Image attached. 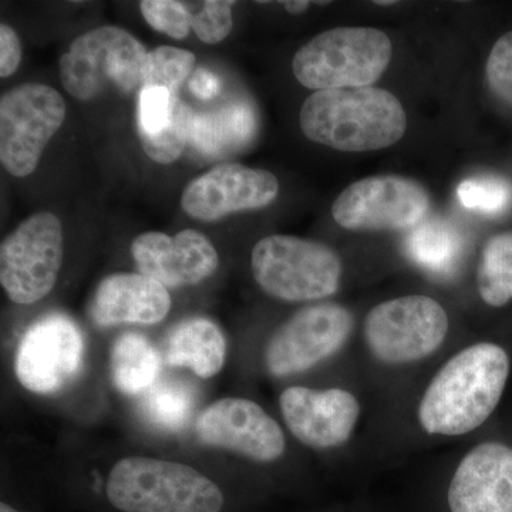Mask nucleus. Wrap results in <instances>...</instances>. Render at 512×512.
Wrapping results in <instances>:
<instances>
[{"label":"nucleus","instance_id":"nucleus-1","mask_svg":"<svg viewBox=\"0 0 512 512\" xmlns=\"http://www.w3.org/2000/svg\"><path fill=\"white\" fill-rule=\"evenodd\" d=\"M510 357L501 346L481 342L450 357L424 390L417 410L430 436L458 437L483 426L503 397Z\"/></svg>","mask_w":512,"mask_h":512},{"label":"nucleus","instance_id":"nucleus-2","mask_svg":"<svg viewBox=\"0 0 512 512\" xmlns=\"http://www.w3.org/2000/svg\"><path fill=\"white\" fill-rule=\"evenodd\" d=\"M299 124L313 143L343 153H366L399 143L407 116L394 94L362 87L313 93L302 104Z\"/></svg>","mask_w":512,"mask_h":512},{"label":"nucleus","instance_id":"nucleus-3","mask_svg":"<svg viewBox=\"0 0 512 512\" xmlns=\"http://www.w3.org/2000/svg\"><path fill=\"white\" fill-rule=\"evenodd\" d=\"M106 494L123 512H220L224 505L220 487L200 471L147 457L120 460Z\"/></svg>","mask_w":512,"mask_h":512},{"label":"nucleus","instance_id":"nucleus-4","mask_svg":"<svg viewBox=\"0 0 512 512\" xmlns=\"http://www.w3.org/2000/svg\"><path fill=\"white\" fill-rule=\"evenodd\" d=\"M392 40L375 28H335L313 37L295 53L292 72L313 92L362 89L389 67Z\"/></svg>","mask_w":512,"mask_h":512},{"label":"nucleus","instance_id":"nucleus-5","mask_svg":"<svg viewBox=\"0 0 512 512\" xmlns=\"http://www.w3.org/2000/svg\"><path fill=\"white\" fill-rule=\"evenodd\" d=\"M256 284L285 302H315L335 295L343 266L328 245L292 235H269L252 249Z\"/></svg>","mask_w":512,"mask_h":512},{"label":"nucleus","instance_id":"nucleus-6","mask_svg":"<svg viewBox=\"0 0 512 512\" xmlns=\"http://www.w3.org/2000/svg\"><path fill=\"white\" fill-rule=\"evenodd\" d=\"M146 46L117 26L76 37L59 63L60 80L74 99L90 101L110 87L121 93L143 89Z\"/></svg>","mask_w":512,"mask_h":512},{"label":"nucleus","instance_id":"nucleus-7","mask_svg":"<svg viewBox=\"0 0 512 512\" xmlns=\"http://www.w3.org/2000/svg\"><path fill=\"white\" fill-rule=\"evenodd\" d=\"M448 330L446 309L424 295L379 303L363 322L367 350L389 366L410 365L433 355L443 346Z\"/></svg>","mask_w":512,"mask_h":512},{"label":"nucleus","instance_id":"nucleus-8","mask_svg":"<svg viewBox=\"0 0 512 512\" xmlns=\"http://www.w3.org/2000/svg\"><path fill=\"white\" fill-rule=\"evenodd\" d=\"M66 119V104L53 87L29 83L0 99V161L13 177L35 173L43 151Z\"/></svg>","mask_w":512,"mask_h":512},{"label":"nucleus","instance_id":"nucleus-9","mask_svg":"<svg viewBox=\"0 0 512 512\" xmlns=\"http://www.w3.org/2000/svg\"><path fill=\"white\" fill-rule=\"evenodd\" d=\"M63 261V229L52 212H37L0 245V284L10 301L32 305L55 288Z\"/></svg>","mask_w":512,"mask_h":512},{"label":"nucleus","instance_id":"nucleus-10","mask_svg":"<svg viewBox=\"0 0 512 512\" xmlns=\"http://www.w3.org/2000/svg\"><path fill=\"white\" fill-rule=\"evenodd\" d=\"M430 194L412 178L376 175L345 188L332 205L333 220L350 231H402L426 220Z\"/></svg>","mask_w":512,"mask_h":512},{"label":"nucleus","instance_id":"nucleus-11","mask_svg":"<svg viewBox=\"0 0 512 512\" xmlns=\"http://www.w3.org/2000/svg\"><path fill=\"white\" fill-rule=\"evenodd\" d=\"M353 315L338 303L306 306L282 323L265 349V366L275 377L308 372L348 342Z\"/></svg>","mask_w":512,"mask_h":512},{"label":"nucleus","instance_id":"nucleus-12","mask_svg":"<svg viewBox=\"0 0 512 512\" xmlns=\"http://www.w3.org/2000/svg\"><path fill=\"white\" fill-rule=\"evenodd\" d=\"M82 332L62 313L37 320L20 340L15 356V373L25 389L36 394L62 390L83 362Z\"/></svg>","mask_w":512,"mask_h":512},{"label":"nucleus","instance_id":"nucleus-13","mask_svg":"<svg viewBox=\"0 0 512 512\" xmlns=\"http://www.w3.org/2000/svg\"><path fill=\"white\" fill-rule=\"evenodd\" d=\"M198 439L258 463L284 456L285 434L258 403L225 397L202 410L195 421Z\"/></svg>","mask_w":512,"mask_h":512},{"label":"nucleus","instance_id":"nucleus-14","mask_svg":"<svg viewBox=\"0 0 512 512\" xmlns=\"http://www.w3.org/2000/svg\"><path fill=\"white\" fill-rule=\"evenodd\" d=\"M278 194V178L269 171L221 164L185 187L181 208L195 220L217 221L235 212L268 207Z\"/></svg>","mask_w":512,"mask_h":512},{"label":"nucleus","instance_id":"nucleus-15","mask_svg":"<svg viewBox=\"0 0 512 512\" xmlns=\"http://www.w3.org/2000/svg\"><path fill=\"white\" fill-rule=\"evenodd\" d=\"M279 407L293 436L319 450L348 443L362 413L355 394L339 387H288L279 397Z\"/></svg>","mask_w":512,"mask_h":512},{"label":"nucleus","instance_id":"nucleus-16","mask_svg":"<svg viewBox=\"0 0 512 512\" xmlns=\"http://www.w3.org/2000/svg\"><path fill=\"white\" fill-rule=\"evenodd\" d=\"M131 255L140 274L165 288L200 284L220 265L217 249L195 229H184L175 235L144 232L134 238Z\"/></svg>","mask_w":512,"mask_h":512},{"label":"nucleus","instance_id":"nucleus-17","mask_svg":"<svg viewBox=\"0 0 512 512\" xmlns=\"http://www.w3.org/2000/svg\"><path fill=\"white\" fill-rule=\"evenodd\" d=\"M451 512H512V447L485 441L471 448L448 485Z\"/></svg>","mask_w":512,"mask_h":512},{"label":"nucleus","instance_id":"nucleus-18","mask_svg":"<svg viewBox=\"0 0 512 512\" xmlns=\"http://www.w3.org/2000/svg\"><path fill=\"white\" fill-rule=\"evenodd\" d=\"M171 309V296L160 282L143 274L119 272L104 278L94 293L90 315L103 328L154 325Z\"/></svg>","mask_w":512,"mask_h":512},{"label":"nucleus","instance_id":"nucleus-19","mask_svg":"<svg viewBox=\"0 0 512 512\" xmlns=\"http://www.w3.org/2000/svg\"><path fill=\"white\" fill-rule=\"evenodd\" d=\"M194 114L177 94L163 87H143L138 97V136L141 147L158 164L181 157L188 141Z\"/></svg>","mask_w":512,"mask_h":512},{"label":"nucleus","instance_id":"nucleus-20","mask_svg":"<svg viewBox=\"0 0 512 512\" xmlns=\"http://www.w3.org/2000/svg\"><path fill=\"white\" fill-rule=\"evenodd\" d=\"M227 355V342L220 328L205 318L185 319L167 339L165 360L168 365L187 367L202 379L221 372Z\"/></svg>","mask_w":512,"mask_h":512},{"label":"nucleus","instance_id":"nucleus-21","mask_svg":"<svg viewBox=\"0 0 512 512\" xmlns=\"http://www.w3.org/2000/svg\"><path fill=\"white\" fill-rule=\"evenodd\" d=\"M255 133L254 107L245 100H232L194 116L191 141L204 156L217 158L241 150Z\"/></svg>","mask_w":512,"mask_h":512},{"label":"nucleus","instance_id":"nucleus-22","mask_svg":"<svg viewBox=\"0 0 512 512\" xmlns=\"http://www.w3.org/2000/svg\"><path fill=\"white\" fill-rule=\"evenodd\" d=\"M161 356L156 346L140 333H124L110 353L114 386L127 396H143L157 383Z\"/></svg>","mask_w":512,"mask_h":512},{"label":"nucleus","instance_id":"nucleus-23","mask_svg":"<svg viewBox=\"0 0 512 512\" xmlns=\"http://www.w3.org/2000/svg\"><path fill=\"white\" fill-rule=\"evenodd\" d=\"M404 245L416 264L436 274H448L460 258L463 239L451 222L431 218L412 228Z\"/></svg>","mask_w":512,"mask_h":512},{"label":"nucleus","instance_id":"nucleus-24","mask_svg":"<svg viewBox=\"0 0 512 512\" xmlns=\"http://www.w3.org/2000/svg\"><path fill=\"white\" fill-rule=\"evenodd\" d=\"M197 407V392L184 380H157L141 396V413L158 429L183 430Z\"/></svg>","mask_w":512,"mask_h":512},{"label":"nucleus","instance_id":"nucleus-25","mask_svg":"<svg viewBox=\"0 0 512 512\" xmlns=\"http://www.w3.org/2000/svg\"><path fill=\"white\" fill-rule=\"evenodd\" d=\"M477 286L488 306L501 308L512 301V232L494 235L484 245Z\"/></svg>","mask_w":512,"mask_h":512},{"label":"nucleus","instance_id":"nucleus-26","mask_svg":"<svg viewBox=\"0 0 512 512\" xmlns=\"http://www.w3.org/2000/svg\"><path fill=\"white\" fill-rule=\"evenodd\" d=\"M197 57L190 50L160 46L148 52L143 69V87H163L177 94L195 72Z\"/></svg>","mask_w":512,"mask_h":512},{"label":"nucleus","instance_id":"nucleus-27","mask_svg":"<svg viewBox=\"0 0 512 512\" xmlns=\"http://www.w3.org/2000/svg\"><path fill=\"white\" fill-rule=\"evenodd\" d=\"M458 200L467 210L498 214L508 207L512 188L497 177L467 178L457 188Z\"/></svg>","mask_w":512,"mask_h":512},{"label":"nucleus","instance_id":"nucleus-28","mask_svg":"<svg viewBox=\"0 0 512 512\" xmlns=\"http://www.w3.org/2000/svg\"><path fill=\"white\" fill-rule=\"evenodd\" d=\"M141 13L148 25L157 32L184 39L191 30V10L175 0H144L140 3Z\"/></svg>","mask_w":512,"mask_h":512},{"label":"nucleus","instance_id":"nucleus-29","mask_svg":"<svg viewBox=\"0 0 512 512\" xmlns=\"http://www.w3.org/2000/svg\"><path fill=\"white\" fill-rule=\"evenodd\" d=\"M232 5L234 2L210 0L200 3L201 9L197 13H191V29L201 42L217 45L227 39L234 26Z\"/></svg>","mask_w":512,"mask_h":512},{"label":"nucleus","instance_id":"nucleus-30","mask_svg":"<svg viewBox=\"0 0 512 512\" xmlns=\"http://www.w3.org/2000/svg\"><path fill=\"white\" fill-rule=\"evenodd\" d=\"M485 74L491 92L498 99L512 104V30L495 42L488 56Z\"/></svg>","mask_w":512,"mask_h":512},{"label":"nucleus","instance_id":"nucleus-31","mask_svg":"<svg viewBox=\"0 0 512 512\" xmlns=\"http://www.w3.org/2000/svg\"><path fill=\"white\" fill-rule=\"evenodd\" d=\"M22 60V45L15 30L3 23L0 26V77L12 76Z\"/></svg>","mask_w":512,"mask_h":512},{"label":"nucleus","instance_id":"nucleus-32","mask_svg":"<svg viewBox=\"0 0 512 512\" xmlns=\"http://www.w3.org/2000/svg\"><path fill=\"white\" fill-rule=\"evenodd\" d=\"M188 86H190L191 92L201 100L214 99L221 92L220 79L204 67L195 69L188 80Z\"/></svg>","mask_w":512,"mask_h":512},{"label":"nucleus","instance_id":"nucleus-33","mask_svg":"<svg viewBox=\"0 0 512 512\" xmlns=\"http://www.w3.org/2000/svg\"><path fill=\"white\" fill-rule=\"evenodd\" d=\"M312 2H302V0H289V2H282V6H284L286 12L291 13V15H301V13L305 12L311 8Z\"/></svg>","mask_w":512,"mask_h":512},{"label":"nucleus","instance_id":"nucleus-34","mask_svg":"<svg viewBox=\"0 0 512 512\" xmlns=\"http://www.w3.org/2000/svg\"><path fill=\"white\" fill-rule=\"evenodd\" d=\"M0 512H19L18 510H15V508L10 507L9 504L2 503L0 504Z\"/></svg>","mask_w":512,"mask_h":512},{"label":"nucleus","instance_id":"nucleus-35","mask_svg":"<svg viewBox=\"0 0 512 512\" xmlns=\"http://www.w3.org/2000/svg\"><path fill=\"white\" fill-rule=\"evenodd\" d=\"M376 5H382V6H386V5H394V3L396 2H375Z\"/></svg>","mask_w":512,"mask_h":512}]
</instances>
